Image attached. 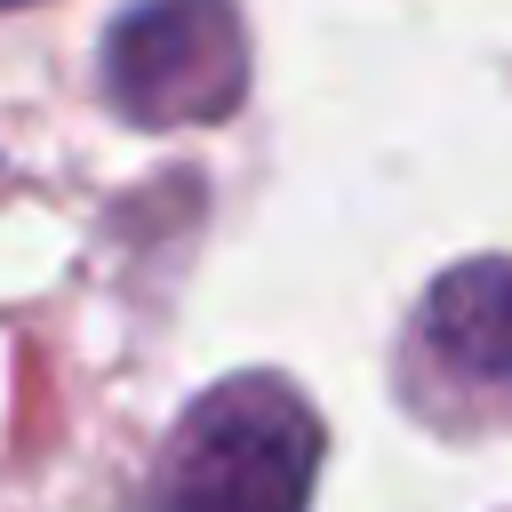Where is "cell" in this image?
Instances as JSON below:
<instances>
[{"mask_svg":"<svg viewBox=\"0 0 512 512\" xmlns=\"http://www.w3.org/2000/svg\"><path fill=\"white\" fill-rule=\"evenodd\" d=\"M424 344L472 384H512V256H472L432 280Z\"/></svg>","mask_w":512,"mask_h":512,"instance_id":"cell-3","label":"cell"},{"mask_svg":"<svg viewBox=\"0 0 512 512\" xmlns=\"http://www.w3.org/2000/svg\"><path fill=\"white\" fill-rule=\"evenodd\" d=\"M320 472V416L280 376L200 392L160 456V512H304Z\"/></svg>","mask_w":512,"mask_h":512,"instance_id":"cell-1","label":"cell"},{"mask_svg":"<svg viewBox=\"0 0 512 512\" xmlns=\"http://www.w3.org/2000/svg\"><path fill=\"white\" fill-rule=\"evenodd\" d=\"M248 88V40L232 0H136L104 32V96L136 128L224 120Z\"/></svg>","mask_w":512,"mask_h":512,"instance_id":"cell-2","label":"cell"},{"mask_svg":"<svg viewBox=\"0 0 512 512\" xmlns=\"http://www.w3.org/2000/svg\"><path fill=\"white\" fill-rule=\"evenodd\" d=\"M0 8H24V0H0Z\"/></svg>","mask_w":512,"mask_h":512,"instance_id":"cell-4","label":"cell"}]
</instances>
